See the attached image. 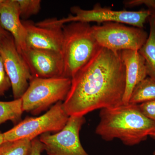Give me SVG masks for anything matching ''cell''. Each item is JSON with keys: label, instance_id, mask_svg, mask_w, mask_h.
Instances as JSON below:
<instances>
[{"label": "cell", "instance_id": "cell-1", "mask_svg": "<svg viewBox=\"0 0 155 155\" xmlns=\"http://www.w3.org/2000/svg\"><path fill=\"white\" fill-rule=\"evenodd\" d=\"M125 89V68L119 52L101 47L71 78L63 107L69 116H84L123 104Z\"/></svg>", "mask_w": 155, "mask_h": 155}, {"label": "cell", "instance_id": "cell-2", "mask_svg": "<svg viewBox=\"0 0 155 155\" xmlns=\"http://www.w3.org/2000/svg\"><path fill=\"white\" fill-rule=\"evenodd\" d=\"M95 132L107 141L115 139L133 146L146 140L155 130V122L143 116L137 105L128 104L101 109Z\"/></svg>", "mask_w": 155, "mask_h": 155}, {"label": "cell", "instance_id": "cell-3", "mask_svg": "<svg viewBox=\"0 0 155 155\" xmlns=\"http://www.w3.org/2000/svg\"><path fill=\"white\" fill-rule=\"evenodd\" d=\"M101 48L89 23L71 22L63 27V77L71 78Z\"/></svg>", "mask_w": 155, "mask_h": 155}, {"label": "cell", "instance_id": "cell-4", "mask_svg": "<svg viewBox=\"0 0 155 155\" xmlns=\"http://www.w3.org/2000/svg\"><path fill=\"white\" fill-rule=\"evenodd\" d=\"M71 78L32 77L21 98L23 112L39 114L53 104L64 101L70 90Z\"/></svg>", "mask_w": 155, "mask_h": 155}, {"label": "cell", "instance_id": "cell-5", "mask_svg": "<svg viewBox=\"0 0 155 155\" xmlns=\"http://www.w3.org/2000/svg\"><path fill=\"white\" fill-rule=\"evenodd\" d=\"M69 117L64 110L63 102H58L42 116L27 117L3 133L4 142L23 138L32 140L44 133L59 132L65 127Z\"/></svg>", "mask_w": 155, "mask_h": 155}, {"label": "cell", "instance_id": "cell-6", "mask_svg": "<svg viewBox=\"0 0 155 155\" xmlns=\"http://www.w3.org/2000/svg\"><path fill=\"white\" fill-rule=\"evenodd\" d=\"M93 33L101 47L114 53L123 50L139 51L148 37L143 29L122 23L106 22L92 26Z\"/></svg>", "mask_w": 155, "mask_h": 155}, {"label": "cell", "instance_id": "cell-7", "mask_svg": "<svg viewBox=\"0 0 155 155\" xmlns=\"http://www.w3.org/2000/svg\"><path fill=\"white\" fill-rule=\"evenodd\" d=\"M71 11L74 15H70L67 18L59 19V22L63 25L73 22L88 23L116 22L143 28L147 20L152 14V11L149 9L139 11H113L108 8H102L98 4L89 10L74 6L71 8Z\"/></svg>", "mask_w": 155, "mask_h": 155}, {"label": "cell", "instance_id": "cell-8", "mask_svg": "<svg viewBox=\"0 0 155 155\" xmlns=\"http://www.w3.org/2000/svg\"><path fill=\"white\" fill-rule=\"evenodd\" d=\"M85 117L69 116L65 127L55 134H42L40 141L48 155H90L81 143L79 134Z\"/></svg>", "mask_w": 155, "mask_h": 155}, {"label": "cell", "instance_id": "cell-9", "mask_svg": "<svg viewBox=\"0 0 155 155\" xmlns=\"http://www.w3.org/2000/svg\"><path fill=\"white\" fill-rule=\"evenodd\" d=\"M0 55L11 81L14 100L21 98L28 88L32 76L10 33L3 40Z\"/></svg>", "mask_w": 155, "mask_h": 155}, {"label": "cell", "instance_id": "cell-10", "mask_svg": "<svg viewBox=\"0 0 155 155\" xmlns=\"http://www.w3.org/2000/svg\"><path fill=\"white\" fill-rule=\"evenodd\" d=\"M26 32V48L54 51L62 54L63 27L56 18L45 19L35 24L22 21Z\"/></svg>", "mask_w": 155, "mask_h": 155}, {"label": "cell", "instance_id": "cell-11", "mask_svg": "<svg viewBox=\"0 0 155 155\" xmlns=\"http://www.w3.org/2000/svg\"><path fill=\"white\" fill-rule=\"evenodd\" d=\"M32 77H63L64 61L61 53L48 50L26 48L20 53Z\"/></svg>", "mask_w": 155, "mask_h": 155}, {"label": "cell", "instance_id": "cell-12", "mask_svg": "<svg viewBox=\"0 0 155 155\" xmlns=\"http://www.w3.org/2000/svg\"><path fill=\"white\" fill-rule=\"evenodd\" d=\"M20 17L17 0H4L0 4V24L13 36L19 54L26 49V30Z\"/></svg>", "mask_w": 155, "mask_h": 155}, {"label": "cell", "instance_id": "cell-13", "mask_svg": "<svg viewBox=\"0 0 155 155\" xmlns=\"http://www.w3.org/2000/svg\"><path fill=\"white\" fill-rule=\"evenodd\" d=\"M125 68V89L123 104L129 102L130 94L137 84L147 77L145 61L139 51L123 50L119 52Z\"/></svg>", "mask_w": 155, "mask_h": 155}, {"label": "cell", "instance_id": "cell-14", "mask_svg": "<svg viewBox=\"0 0 155 155\" xmlns=\"http://www.w3.org/2000/svg\"><path fill=\"white\" fill-rule=\"evenodd\" d=\"M150 33L146 42L139 51L145 61L147 76L155 79V11L148 19Z\"/></svg>", "mask_w": 155, "mask_h": 155}, {"label": "cell", "instance_id": "cell-15", "mask_svg": "<svg viewBox=\"0 0 155 155\" xmlns=\"http://www.w3.org/2000/svg\"><path fill=\"white\" fill-rule=\"evenodd\" d=\"M155 100V79L147 76L134 88L129 104L138 105Z\"/></svg>", "mask_w": 155, "mask_h": 155}, {"label": "cell", "instance_id": "cell-16", "mask_svg": "<svg viewBox=\"0 0 155 155\" xmlns=\"http://www.w3.org/2000/svg\"><path fill=\"white\" fill-rule=\"evenodd\" d=\"M23 112L21 98L11 101H0V125L8 121L17 125L20 122Z\"/></svg>", "mask_w": 155, "mask_h": 155}, {"label": "cell", "instance_id": "cell-17", "mask_svg": "<svg viewBox=\"0 0 155 155\" xmlns=\"http://www.w3.org/2000/svg\"><path fill=\"white\" fill-rule=\"evenodd\" d=\"M31 140L23 138L5 141L0 145V155H30Z\"/></svg>", "mask_w": 155, "mask_h": 155}, {"label": "cell", "instance_id": "cell-18", "mask_svg": "<svg viewBox=\"0 0 155 155\" xmlns=\"http://www.w3.org/2000/svg\"><path fill=\"white\" fill-rule=\"evenodd\" d=\"M19 4L20 16L26 19L37 14L41 8L40 0H17Z\"/></svg>", "mask_w": 155, "mask_h": 155}, {"label": "cell", "instance_id": "cell-19", "mask_svg": "<svg viewBox=\"0 0 155 155\" xmlns=\"http://www.w3.org/2000/svg\"><path fill=\"white\" fill-rule=\"evenodd\" d=\"M11 87V81L6 72L2 59L0 55V96L5 95L6 92Z\"/></svg>", "mask_w": 155, "mask_h": 155}, {"label": "cell", "instance_id": "cell-20", "mask_svg": "<svg viewBox=\"0 0 155 155\" xmlns=\"http://www.w3.org/2000/svg\"><path fill=\"white\" fill-rule=\"evenodd\" d=\"M137 106L143 116L155 122V100L141 103Z\"/></svg>", "mask_w": 155, "mask_h": 155}, {"label": "cell", "instance_id": "cell-21", "mask_svg": "<svg viewBox=\"0 0 155 155\" xmlns=\"http://www.w3.org/2000/svg\"><path fill=\"white\" fill-rule=\"evenodd\" d=\"M127 7H133L144 4L150 10H155V1L154 0H131L124 2Z\"/></svg>", "mask_w": 155, "mask_h": 155}, {"label": "cell", "instance_id": "cell-22", "mask_svg": "<svg viewBox=\"0 0 155 155\" xmlns=\"http://www.w3.org/2000/svg\"><path fill=\"white\" fill-rule=\"evenodd\" d=\"M43 150V145L39 139L35 138L31 140V150L30 155H41Z\"/></svg>", "mask_w": 155, "mask_h": 155}, {"label": "cell", "instance_id": "cell-23", "mask_svg": "<svg viewBox=\"0 0 155 155\" xmlns=\"http://www.w3.org/2000/svg\"><path fill=\"white\" fill-rule=\"evenodd\" d=\"M8 33L9 32L4 29L0 24V50H1V46L4 38Z\"/></svg>", "mask_w": 155, "mask_h": 155}, {"label": "cell", "instance_id": "cell-24", "mask_svg": "<svg viewBox=\"0 0 155 155\" xmlns=\"http://www.w3.org/2000/svg\"><path fill=\"white\" fill-rule=\"evenodd\" d=\"M4 142V138H3V133L0 132V145Z\"/></svg>", "mask_w": 155, "mask_h": 155}, {"label": "cell", "instance_id": "cell-25", "mask_svg": "<svg viewBox=\"0 0 155 155\" xmlns=\"http://www.w3.org/2000/svg\"><path fill=\"white\" fill-rule=\"evenodd\" d=\"M150 137H152V138L155 140V130H154V131L153 132L152 134L150 136Z\"/></svg>", "mask_w": 155, "mask_h": 155}, {"label": "cell", "instance_id": "cell-26", "mask_svg": "<svg viewBox=\"0 0 155 155\" xmlns=\"http://www.w3.org/2000/svg\"><path fill=\"white\" fill-rule=\"evenodd\" d=\"M4 1V0H0V4H1Z\"/></svg>", "mask_w": 155, "mask_h": 155}, {"label": "cell", "instance_id": "cell-27", "mask_svg": "<svg viewBox=\"0 0 155 155\" xmlns=\"http://www.w3.org/2000/svg\"><path fill=\"white\" fill-rule=\"evenodd\" d=\"M153 155H155V151L153 152Z\"/></svg>", "mask_w": 155, "mask_h": 155}]
</instances>
